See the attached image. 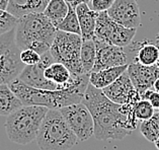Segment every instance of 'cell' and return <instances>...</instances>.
<instances>
[{
    "mask_svg": "<svg viewBox=\"0 0 159 150\" xmlns=\"http://www.w3.org/2000/svg\"><path fill=\"white\" fill-rule=\"evenodd\" d=\"M82 102L92 115L93 135L98 140H122L137 128L134 103L119 105L111 102L102 89L90 83L84 92Z\"/></svg>",
    "mask_w": 159,
    "mask_h": 150,
    "instance_id": "1",
    "label": "cell"
},
{
    "mask_svg": "<svg viewBox=\"0 0 159 150\" xmlns=\"http://www.w3.org/2000/svg\"><path fill=\"white\" fill-rule=\"evenodd\" d=\"M14 30L15 42L20 51L32 49L41 55L50 51L58 30L44 12L25 14L17 20Z\"/></svg>",
    "mask_w": 159,
    "mask_h": 150,
    "instance_id": "2",
    "label": "cell"
},
{
    "mask_svg": "<svg viewBox=\"0 0 159 150\" xmlns=\"http://www.w3.org/2000/svg\"><path fill=\"white\" fill-rule=\"evenodd\" d=\"M49 109L44 106H22L6 119L4 128L9 140L26 145L37 139Z\"/></svg>",
    "mask_w": 159,
    "mask_h": 150,
    "instance_id": "3",
    "label": "cell"
},
{
    "mask_svg": "<svg viewBox=\"0 0 159 150\" xmlns=\"http://www.w3.org/2000/svg\"><path fill=\"white\" fill-rule=\"evenodd\" d=\"M36 140L42 150H69L77 144L78 138L59 109H49Z\"/></svg>",
    "mask_w": 159,
    "mask_h": 150,
    "instance_id": "4",
    "label": "cell"
},
{
    "mask_svg": "<svg viewBox=\"0 0 159 150\" xmlns=\"http://www.w3.org/2000/svg\"><path fill=\"white\" fill-rule=\"evenodd\" d=\"M11 88L24 106H44L48 109H61V107L82 102L83 95L76 93L70 89L49 90L36 88L15 78L9 83Z\"/></svg>",
    "mask_w": 159,
    "mask_h": 150,
    "instance_id": "5",
    "label": "cell"
},
{
    "mask_svg": "<svg viewBox=\"0 0 159 150\" xmlns=\"http://www.w3.org/2000/svg\"><path fill=\"white\" fill-rule=\"evenodd\" d=\"M82 38L78 34L57 30L56 37L50 48V53L55 62L65 65L72 74H84L80 60Z\"/></svg>",
    "mask_w": 159,
    "mask_h": 150,
    "instance_id": "6",
    "label": "cell"
},
{
    "mask_svg": "<svg viewBox=\"0 0 159 150\" xmlns=\"http://www.w3.org/2000/svg\"><path fill=\"white\" fill-rule=\"evenodd\" d=\"M136 32L137 29H130L119 25L108 16L107 11H102L98 13L96 20L93 39L125 48L133 42Z\"/></svg>",
    "mask_w": 159,
    "mask_h": 150,
    "instance_id": "7",
    "label": "cell"
},
{
    "mask_svg": "<svg viewBox=\"0 0 159 150\" xmlns=\"http://www.w3.org/2000/svg\"><path fill=\"white\" fill-rule=\"evenodd\" d=\"M59 110L79 141H86L93 135V118L82 102L63 107Z\"/></svg>",
    "mask_w": 159,
    "mask_h": 150,
    "instance_id": "8",
    "label": "cell"
},
{
    "mask_svg": "<svg viewBox=\"0 0 159 150\" xmlns=\"http://www.w3.org/2000/svg\"><path fill=\"white\" fill-rule=\"evenodd\" d=\"M54 62L55 61H54V58L50 51L46 52L41 56V60L39 63L30 65V66H25L21 72L19 73L17 78L33 87L49 90H57L58 86L53 82L49 81L48 79H46L44 75L45 69Z\"/></svg>",
    "mask_w": 159,
    "mask_h": 150,
    "instance_id": "9",
    "label": "cell"
},
{
    "mask_svg": "<svg viewBox=\"0 0 159 150\" xmlns=\"http://www.w3.org/2000/svg\"><path fill=\"white\" fill-rule=\"evenodd\" d=\"M93 40L96 47V58L92 71H98L106 68L121 66L130 63L129 56L125 48L104 43L96 39Z\"/></svg>",
    "mask_w": 159,
    "mask_h": 150,
    "instance_id": "10",
    "label": "cell"
},
{
    "mask_svg": "<svg viewBox=\"0 0 159 150\" xmlns=\"http://www.w3.org/2000/svg\"><path fill=\"white\" fill-rule=\"evenodd\" d=\"M102 91L111 102L119 105H124V103L136 105L141 99L140 92L134 87L127 71L124 72L111 84L104 87Z\"/></svg>",
    "mask_w": 159,
    "mask_h": 150,
    "instance_id": "11",
    "label": "cell"
},
{
    "mask_svg": "<svg viewBox=\"0 0 159 150\" xmlns=\"http://www.w3.org/2000/svg\"><path fill=\"white\" fill-rule=\"evenodd\" d=\"M107 12L112 20L126 28L138 29L141 25L137 0H116Z\"/></svg>",
    "mask_w": 159,
    "mask_h": 150,
    "instance_id": "12",
    "label": "cell"
},
{
    "mask_svg": "<svg viewBox=\"0 0 159 150\" xmlns=\"http://www.w3.org/2000/svg\"><path fill=\"white\" fill-rule=\"evenodd\" d=\"M127 72L134 87L141 95L145 90L153 88L155 80L159 77V61L151 66H145L138 62H131L128 65Z\"/></svg>",
    "mask_w": 159,
    "mask_h": 150,
    "instance_id": "13",
    "label": "cell"
},
{
    "mask_svg": "<svg viewBox=\"0 0 159 150\" xmlns=\"http://www.w3.org/2000/svg\"><path fill=\"white\" fill-rule=\"evenodd\" d=\"M76 13L79 20L82 40H92L94 38L98 11L91 9L87 3H80L76 6Z\"/></svg>",
    "mask_w": 159,
    "mask_h": 150,
    "instance_id": "14",
    "label": "cell"
},
{
    "mask_svg": "<svg viewBox=\"0 0 159 150\" xmlns=\"http://www.w3.org/2000/svg\"><path fill=\"white\" fill-rule=\"evenodd\" d=\"M128 65L129 64L106 68L98 71H92L89 74V83L96 88L103 89L104 87L111 84L116 79H118L124 72L127 71Z\"/></svg>",
    "mask_w": 159,
    "mask_h": 150,
    "instance_id": "15",
    "label": "cell"
},
{
    "mask_svg": "<svg viewBox=\"0 0 159 150\" xmlns=\"http://www.w3.org/2000/svg\"><path fill=\"white\" fill-rule=\"evenodd\" d=\"M50 0H10L7 12L15 17H21L32 12H44Z\"/></svg>",
    "mask_w": 159,
    "mask_h": 150,
    "instance_id": "16",
    "label": "cell"
},
{
    "mask_svg": "<svg viewBox=\"0 0 159 150\" xmlns=\"http://www.w3.org/2000/svg\"><path fill=\"white\" fill-rule=\"evenodd\" d=\"M46 79L58 86V89H66L69 86L72 73L69 69L59 62H54L45 69Z\"/></svg>",
    "mask_w": 159,
    "mask_h": 150,
    "instance_id": "17",
    "label": "cell"
},
{
    "mask_svg": "<svg viewBox=\"0 0 159 150\" xmlns=\"http://www.w3.org/2000/svg\"><path fill=\"white\" fill-rule=\"evenodd\" d=\"M22 106L24 103L11 90L9 84H0V116L8 117L10 114Z\"/></svg>",
    "mask_w": 159,
    "mask_h": 150,
    "instance_id": "18",
    "label": "cell"
},
{
    "mask_svg": "<svg viewBox=\"0 0 159 150\" xmlns=\"http://www.w3.org/2000/svg\"><path fill=\"white\" fill-rule=\"evenodd\" d=\"M69 5L65 0H50L44 10V14L57 28L68 13Z\"/></svg>",
    "mask_w": 159,
    "mask_h": 150,
    "instance_id": "19",
    "label": "cell"
},
{
    "mask_svg": "<svg viewBox=\"0 0 159 150\" xmlns=\"http://www.w3.org/2000/svg\"><path fill=\"white\" fill-rule=\"evenodd\" d=\"M96 58V47L94 40H83L81 45L80 60L84 73H90L93 70Z\"/></svg>",
    "mask_w": 159,
    "mask_h": 150,
    "instance_id": "20",
    "label": "cell"
},
{
    "mask_svg": "<svg viewBox=\"0 0 159 150\" xmlns=\"http://www.w3.org/2000/svg\"><path fill=\"white\" fill-rule=\"evenodd\" d=\"M140 132L149 142H154L159 138V113L154 115L148 120L141 121Z\"/></svg>",
    "mask_w": 159,
    "mask_h": 150,
    "instance_id": "21",
    "label": "cell"
},
{
    "mask_svg": "<svg viewBox=\"0 0 159 150\" xmlns=\"http://www.w3.org/2000/svg\"><path fill=\"white\" fill-rule=\"evenodd\" d=\"M57 30H63V32H67V33L78 34L81 36L79 20H78V17H77L76 9L74 7L69 6L67 15H66V17L61 21V24L57 26Z\"/></svg>",
    "mask_w": 159,
    "mask_h": 150,
    "instance_id": "22",
    "label": "cell"
},
{
    "mask_svg": "<svg viewBox=\"0 0 159 150\" xmlns=\"http://www.w3.org/2000/svg\"><path fill=\"white\" fill-rule=\"evenodd\" d=\"M155 113V109L147 99H140L135 105V115L138 120L145 121L148 120L153 116Z\"/></svg>",
    "mask_w": 159,
    "mask_h": 150,
    "instance_id": "23",
    "label": "cell"
},
{
    "mask_svg": "<svg viewBox=\"0 0 159 150\" xmlns=\"http://www.w3.org/2000/svg\"><path fill=\"white\" fill-rule=\"evenodd\" d=\"M17 20V17L13 16L9 12L0 9V34L12 30L16 25Z\"/></svg>",
    "mask_w": 159,
    "mask_h": 150,
    "instance_id": "24",
    "label": "cell"
},
{
    "mask_svg": "<svg viewBox=\"0 0 159 150\" xmlns=\"http://www.w3.org/2000/svg\"><path fill=\"white\" fill-rule=\"evenodd\" d=\"M41 54H39L37 51L32 49H25L21 50L19 57H20L21 62L24 63L25 66H30V65H34L40 62L41 60Z\"/></svg>",
    "mask_w": 159,
    "mask_h": 150,
    "instance_id": "25",
    "label": "cell"
},
{
    "mask_svg": "<svg viewBox=\"0 0 159 150\" xmlns=\"http://www.w3.org/2000/svg\"><path fill=\"white\" fill-rule=\"evenodd\" d=\"M116 0H91L90 8L98 12H102V11H107L110 7L114 4Z\"/></svg>",
    "mask_w": 159,
    "mask_h": 150,
    "instance_id": "26",
    "label": "cell"
},
{
    "mask_svg": "<svg viewBox=\"0 0 159 150\" xmlns=\"http://www.w3.org/2000/svg\"><path fill=\"white\" fill-rule=\"evenodd\" d=\"M142 99H147L154 109H159V92L152 90V88L145 90L141 94Z\"/></svg>",
    "mask_w": 159,
    "mask_h": 150,
    "instance_id": "27",
    "label": "cell"
},
{
    "mask_svg": "<svg viewBox=\"0 0 159 150\" xmlns=\"http://www.w3.org/2000/svg\"><path fill=\"white\" fill-rule=\"evenodd\" d=\"M65 1L68 3L69 6H72L76 8V6L80 4V3H87V4H89L91 2V0H65Z\"/></svg>",
    "mask_w": 159,
    "mask_h": 150,
    "instance_id": "28",
    "label": "cell"
},
{
    "mask_svg": "<svg viewBox=\"0 0 159 150\" xmlns=\"http://www.w3.org/2000/svg\"><path fill=\"white\" fill-rule=\"evenodd\" d=\"M10 0H0V9L1 10H7Z\"/></svg>",
    "mask_w": 159,
    "mask_h": 150,
    "instance_id": "29",
    "label": "cell"
},
{
    "mask_svg": "<svg viewBox=\"0 0 159 150\" xmlns=\"http://www.w3.org/2000/svg\"><path fill=\"white\" fill-rule=\"evenodd\" d=\"M153 88H154V90H155V91L159 92V77H158L156 80H155L154 85H153Z\"/></svg>",
    "mask_w": 159,
    "mask_h": 150,
    "instance_id": "30",
    "label": "cell"
},
{
    "mask_svg": "<svg viewBox=\"0 0 159 150\" xmlns=\"http://www.w3.org/2000/svg\"><path fill=\"white\" fill-rule=\"evenodd\" d=\"M155 43H156L158 45V47H159V32H158L157 36H156V39H155Z\"/></svg>",
    "mask_w": 159,
    "mask_h": 150,
    "instance_id": "31",
    "label": "cell"
},
{
    "mask_svg": "<svg viewBox=\"0 0 159 150\" xmlns=\"http://www.w3.org/2000/svg\"><path fill=\"white\" fill-rule=\"evenodd\" d=\"M154 144H155V146H156V148L159 150V138H158V139H157L156 141L154 142Z\"/></svg>",
    "mask_w": 159,
    "mask_h": 150,
    "instance_id": "32",
    "label": "cell"
},
{
    "mask_svg": "<svg viewBox=\"0 0 159 150\" xmlns=\"http://www.w3.org/2000/svg\"><path fill=\"white\" fill-rule=\"evenodd\" d=\"M0 84H2V82H1V80H0Z\"/></svg>",
    "mask_w": 159,
    "mask_h": 150,
    "instance_id": "33",
    "label": "cell"
}]
</instances>
